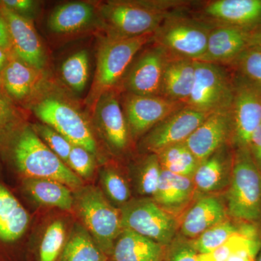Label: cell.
I'll list each match as a JSON object with an SVG mask.
<instances>
[{
    "instance_id": "cell-13",
    "label": "cell",
    "mask_w": 261,
    "mask_h": 261,
    "mask_svg": "<svg viewBox=\"0 0 261 261\" xmlns=\"http://www.w3.org/2000/svg\"><path fill=\"white\" fill-rule=\"evenodd\" d=\"M168 55L164 48L157 45L137 58L125 80V87L130 94L161 96L163 70Z\"/></svg>"
},
{
    "instance_id": "cell-17",
    "label": "cell",
    "mask_w": 261,
    "mask_h": 261,
    "mask_svg": "<svg viewBox=\"0 0 261 261\" xmlns=\"http://www.w3.org/2000/svg\"><path fill=\"white\" fill-rule=\"evenodd\" d=\"M250 32L222 25L211 29L205 53L199 61L216 63L234 61L248 46Z\"/></svg>"
},
{
    "instance_id": "cell-35",
    "label": "cell",
    "mask_w": 261,
    "mask_h": 261,
    "mask_svg": "<svg viewBox=\"0 0 261 261\" xmlns=\"http://www.w3.org/2000/svg\"><path fill=\"white\" fill-rule=\"evenodd\" d=\"M162 166L156 154L146 159L140 169L138 178V190L144 195L154 197L162 172Z\"/></svg>"
},
{
    "instance_id": "cell-30",
    "label": "cell",
    "mask_w": 261,
    "mask_h": 261,
    "mask_svg": "<svg viewBox=\"0 0 261 261\" xmlns=\"http://www.w3.org/2000/svg\"><path fill=\"white\" fill-rule=\"evenodd\" d=\"M155 154L163 169L180 176L192 178L200 165L185 142L169 146Z\"/></svg>"
},
{
    "instance_id": "cell-4",
    "label": "cell",
    "mask_w": 261,
    "mask_h": 261,
    "mask_svg": "<svg viewBox=\"0 0 261 261\" xmlns=\"http://www.w3.org/2000/svg\"><path fill=\"white\" fill-rule=\"evenodd\" d=\"M153 34L138 37L112 35L103 39L98 49L97 68L90 97H98L111 89L126 73L136 55L148 42Z\"/></svg>"
},
{
    "instance_id": "cell-3",
    "label": "cell",
    "mask_w": 261,
    "mask_h": 261,
    "mask_svg": "<svg viewBox=\"0 0 261 261\" xmlns=\"http://www.w3.org/2000/svg\"><path fill=\"white\" fill-rule=\"evenodd\" d=\"M73 206L98 247L104 253H112L115 242L123 231L121 212L93 186L79 190Z\"/></svg>"
},
{
    "instance_id": "cell-32",
    "label": "cell",
    "mask_w": 261,
    "mask_h": 261,
    "mask_svg": "<svg viewBox=\"0 0 261 261\" xmlns=\"http://www.w3.org/2000/svg\"><path fill=\"white\" fill-rule=\"evenodd\" d=\"M240 226L231 221L224 220L222 222L209 228L191 242L192 246L198 254H207L224 245L239 231Z\"/></svg>"
},
{
    "instance_id": "cell-7",
    "label": "cell",
    "mask_w": 261,
    "mask_h": 261,
    "mask_svg": "<svg viewBox=\"0 0 261 261\" xmlns=\"http://www.w3.org/2000/svg\"><path fill=\"white\" fill-rule=\"evenodd\" d=\"M120 212L123 229L139 233L162 246H168L174 239L176 220L153 199L128 201Z\"/></svg>"
},
{
    "instance_id": "cell-46",
    "label": "cell",
    "mask_w": 261,
    "mask_h": 261,
    "mask_svg": "<svg viewBox=\"0 0 261 261\" xmlns=\"http://www.w3.org/2000/svg\"><path fill=\"white\" fill-rule=\"evenodd\" d=\"M255 261H261V245L260 250H259L258 252H257L256 260H255Z\"/></svg>"
},
{
    "instance_id": "cell-12",
    "label": "cell",
    "mask_w": 261,
    "mask_h": 261,
    "mask_svg": "<svg viewBox=\"0 0 261 261\" xmlns=\"http://www.w3.org/2000/svg\"><path fill=\"white\" fill-rule=\"evenodd\" d=\"M185 106V105L170 100L162 96L130 94L125 99L123 113L130 132L137 136L153 128Z\"/></svg>"
},
{
    "instance_id": "cell-22",
    "label": "cell",
    "mask_w": 261,
    "mask_h": 261,
    "mask_svg": "<svg viewBox=\"0 0 261 261\" xmlns=\"http://www.w3.org/2000/svg\"><path fill=\"white\" fill-rule=\"evenodd\" d=\"M30 216L18 199L0 183V241L13 243L27 231Z\"/></svg>"
},
{
    "instance_id": "cell-18",
    "label": "cell",
    "mask_w": 261,
    "mask_h": 261,
    "mask_svg": "<svg viewBox=\"0 0 261 261\" xmlns=\"http://www.w3.org/2000/svg\"><path fill=\"white\" fill-rule=\"evenodd\" d=\"M41 70L24 63L11 53L9 61L0 74V84L15 103L27 102L40 84Z\"/></svg>"
},
{
    "instance_id": "cell-16",
    "label": "cell",
    "mask_w": 261,
    "mask_h": 261,
    "mask_svg": "<svg viewBox=\"0 0 261 261\" xmlns=\"http://www.w3.org/2000/svg\"><path fill=\"white\" fill-rule=\"evenodd\" d=\"M95 102L94 118L97 128L108 145L122 150L128 144V127L116 93L107 91Z\"/></svg>"
},
{
    "instance_id": "cell-10",
    "label": "cell",
    "mask_w": 261,
    "mask_h": 261,
    "mask_svg": "<svg viewBox=\"0 0 261 261\" xmlns=\"http://www.w3.org/2000/svg\"><path fill=\"white\" fill-rule=\"evenodd\" d=\"M233 84V138L238 148H245L261 124V88L241 75Z\"/></svg>"
},
{
    "instance_id": "cell-19",
    "label": "cell",
    "mask_w": 261,
    "mask_h": 261,
    "mask_svg": "<svg viewBox=\"0 0 261 261\" xmlns=\"http://www.w3.org/2000/svg\"><path fill=\"white\" fill-rule=\"evenodd\" d=\"M195 75V61L168 55L163 70L161 96L186 106L193 87Z\"/></svg>"
},
{
    "instance_id": "cell-11",
    "label": "cell",
    "mask_w": 261,
    "mask_h": 261,
    "mask_svg": "<svg viewBox=\"0 0 261 261\" xmlns=\"http://www.w3.org/2000/svg\"><path fill=\"white\" fill-rule=\"evenodd\" d=\"M210 114L185 106L154 126L144 145L155 154L169 146L184 143Z\"/></svg>"
},
{
    "instance_id": "cell-6",
    "label": "cell",
    "mask_w": 261,
    "mask_h": 261,
    "mask_svg": "<svg viewBox=\"0 0 261 261\" xmlns=\"http://www.w3.org/2000/svg\"><path fill=\"white\" fill-rule=\"evenodd\" d=\"M32 109L44 124L61 134L72 145L95 153L97 144L88 122L70 102L55 96H48L34 103Z\"/></svg>"
},
{
    "instance_id": "cell-41",
    "label": "cell",
    "mask_w": 261,
    "mask_h": 261,
    "mask_svg": "<svg viewBox=\"0 0 261 261\" xmlns=\"http://www.w3.org/2000/svg\"><path fill=\"white\" fill-rule=\"evenodd\" d=\"M35 2L32 0H2L0 5L17 14L25 17V14L34 10Z\"/></svg>"
},
{
    "instance_id": "cell-8",
    "label": "cell",
    "mask_w": 261,
    "mask_h": 261,
    "mask_svg": "<svg viewBox=\"0 0 261 261\" xmlns=\"http://www.w3.org/2000/svg\"><path fill=\"white\" fill-rule=\"evenodd\" d=\"M233 82L219 65L195 61V75L186 106L206 113L231 109Z\"/></svg>"
},
{
    "instance_id": "cell-40",
    "label": "cell",
    "mask_w": 261,
    "mask_h": 261,
    "mask_svg": "<svg viewBox=\"0 0 261 261\" xmlns=\"http://www.w3.org/2000/svg\"><path fill=\"white\" fill-rule=\"evenodd\" d=\"M165 252L164 261H199L198 253L192 243L183 238L173 239Z\"/></svg>"
},
{
    "instance_id": "cell-20",
    "label": "cell",
    "mask_w": 261,
    "mask_h": 261,
    "mask_svg": "<svg viewBox=\"0 0 261 261\" xmlns=\"http://www.w3.org/2000/svg\"><path fill=\"white\" fill-rule=\"evenodd\" d=\"M205 13L223 25L252 31L261 25V0H217L205 7Z\"/></svg>"
},
{
    "instance_id": "cell-44",
    "label": "cell",
    "mask_w": 261,
    "mask_h": 261,
    "mask_svg": "<svg viewBox=\"0 0 261 261\" xmlns=\"http://www.w3.org/2000/svg\"><path fill=\"white\" fill-rule=\"evenodd\" d=\"M248 46L256 49L261 55V25L250 32Z\"/></svg>"
},
{
    "instance_id": "cell-45",
    "label": "cell",
    "mask_w": 261,
    "mask_h": 261,
    "mask_svg": "<svg viewBox=\"0 0 261 261\" xmlns=\"http://www.w3.org/2000/svg\"><path fill=\"white\" fill-rule=\"evenodd\" d=\"M11 51L0 48V74L9 61Z\"/></svg>"
},
{
    "instance_id": "cell-21",
    "label": "cell",
    "mask_w": 261,
    "mask_h": 261,
    "mask_svg": "<svg viewBox=\"0 0 261 261\" xmlns=\"http://www.w3.org/2000/svg\"><path fill=\"white\" fill-rule=\"evenodd\" d=\"M260 245L257 228L253 224H244L219 248L210 253L198 254V260L255 261Z\"/></svg>"
},
{
    "instance_id": "cell-5",
    "label": "cell",
    "mask_w": 261,
    "mask_h": 261,
    "mask_svg": "<svg viewBox=\"0 0 261 261\" xmlns=\"http://www.w3.org/2000/svg\"><path fill=\"white\" fill-rule=\"evenodd\" d=\"M176 2H108L101 13L114 35L138 37L154 34L168 16L165 10Z\"/></svg>"
},
{
    "instance_id": "cell-27",
    "label": "cell",
    "mask_w": 261,
    "mask_h": 261,
    "mask_svg": "<svg viewBox=\"0 0 261 261\" xmlns=\"http://www.w3.org/2000/svg\"><path fill=\"white\" fill-rule=\"evenodd\" d=\"M94 17L92 5L69 3L58 7L49 16L48 27L56 34H70L88 25Z\"/></svg>"
},
{
    "instance_id": "cell-39",
    "label": "cell",
    "mask_w": 261,
    "mask_h": 261,
    "mask_svg": "<svg viewBox=\"0 0 261 261\" xmlns=\"http://www.w3.org/2000/svg\"><path fill=\"white\" fill-rule=\"evenodd\" d=\"M80 177L89 178L93 174L94 160L92 153L84 147L73 145L68 157L67 166Z\"/></svg>"
},
{
    "instance_id": "cell-9",
    "label": "cell",
    "mask_w": 261,
    "mask_h": 261,
    "mask_svg": "<svg viewBox=\"0 0 261 261\" xmlns=\"http://www.w3.org/2000/svg\"><path fill=\"white\" fill-rule=\"evenodd\" d=\"M211 30L195 20L168 15L152 37L169 54L197 61L205 53Z\"/></svg>"
},
{
    "instance_id": "cell-14",
    "label": "cell",
    "mask_w": 261,
    "mask_h": 261,
    "mask_svg": "<svg viewBox=\"0 0 261 261\" xmlns=\"http://www.w3.org/2000/svg\"><path fill=\"white\" fill-rule=\"evenodd\" d=\"M0 12L8 24L12 53L24 63L42 70L45 64V53L32 22L1 5Z\"/></svg>"
},
{
    "instance_id": "cell-24",
    "label": "cell",
    "mask_w": 261,
    "mask_h": 261,
    "mask_svg": "<svg viewBox=\"0 0 261 261\" xmlns=\"http://www.w3.org/2000/svg\"><path fill=\"white\" fill-rule=\"evenodd\" d=\"M226 213L219 199L202 197L185 214L181 223V232L187 238H197L209 228L226 220Z\"/></svg>"
},
{
    "instance_id": "cell-33",
    "label": "cell",
    "mask_w": 261,
    "mask_h": 261,
    "mask_svg": "<svg viewBox=\"0 0 261 261\" xmlns=\"http://www.w3.org/2000/svg\"><path fill=\"white\" fill-rule=\"evenodd\" d=\"M21 123V113L0 84V143L9 140Z\"/></svg>"
},
{
    "instance_id": "cell-15",
    "label": "cell",
    "mask_w": 261,
    "mask_h": 261,
    "mask_svg": "<svg viewBox=\"0 0 261 261\" xmlns=\"http://www.w3.org/2000/svg\"><path fill=\"white\" fill-rule=\"evenodd\" d=\"M231 133V109L216 111L206 118L185 143L200 163L219 150Z\"/></svg>"
},
{
    "instance_id": "cell-37",
    "label": "cell",
    "mask_w": 261,
    "mask_h": 261,
    "mask_svg": "<svg viewBox=\"0 0 261 261\" xmlns=\"http://www.w3.org/2000/svg\"><path fill=\"white\" fill-rule=\"evenodd\" d=\"M33 128L44 143L67 165L73 145L47 125L36 124Z\"/></svg>"
},
{
    "instance_id": "cell-42",
    "label": "cell",
    "mask_w": 261,
    "mask_h": 261,
    "mask_svg": "<svg viewBox=\"0 0 261 261\" xmlns=\"http://www.w3.org/2000/svg\"><path fill=\"white\" fill-rule=\"evenodd\" d=\"M248 148L254 162L261 171V124L252 134Z\"/></svg>"
},
{
    "instance_id": "cell-36",
    "label": "cell",
    "mask_w": 261,
    "mask_h": 261,
    "mask_svg": "<svg viewBox=\"0 0 261 261\" xmlns=\"http://www.w3.org/2000/svg\"><path fill=\"white\" fill-rule=\"evenodd\" d=\"M101 182L106 195L116 205L123 206L128 202L129 187L124 178L117 171L110 168L102 171Z\"/></svg>"
},
{
    "instance_id": "cell-23",
    "label": "cell",
    "mask_w": 261,
    "mask_h": 261,
    "mask_svg": "<svg viewBox=\"0 0 261 261\" xmlns=\"http://www.w3.org/2000/svg\"><path fill=\"white\" fill-rule=\"evenodd\" d=\"M162 245L139 233L123 229L113 245L115 261H163Z\"/></svg>"
},
{
    "instance_id": "cell-29",
    "label": "cell",
    "mask_w": 261,
    "mask_h": 261,
    "mask_svg": "<svg viewBox=\"0 0 261 261\" xmlns=\"http://www.w3.org/2000/svg\"><path fill=\"white\" fill-rule=\"evenodd\" d=\"M226 168L227 161L219 149L199 165L192 176L195 189L203 193L219 190L226 179Z\"/></svg>"
},
{
    "instance_id": "cell-26",
    "label": "cell",
    "mask_w": 261,
    "mask_h": 261,
    "mask_svg": "<svg viewBox=\"0 0 261 261\" xmlns=\"http://www.w3.org/2000/svg\"><path fill=\"white\" fill-rule=\"evenodd\" d=\"M23 188L31 197L41 205L70 211L74 197L68 187L56 180L24 178Z\"/></svg>"
},
{
    "instance_id": "cell-25",
    "label": "cell",
    "mask_w": 261,
    "mask_h": 261,
    "mask_svg": "<svg viewBox=\"0 0 261 261\" xmlns=\"http://www.w3.org/2000/svg\"><path fill=\"white\" fill-rule=\"evenodd\" d=\"M194 190L192 178L163 169L153 200L168 212L178 211L190 201Z\"/></svg>"
},
{
    "instance_id": "cell-1",
    "label": "cell",
    "mask_w": 261,
    "mask_h": 261,
    "mask_svg": "<svg viewBox=\"0 0 261 261\" xmlns=\"http://www.w3.org/2000/svg\"><path fill=\"white\" fill-rule=\"evenodd\" d=\"M10 139L13 163L25 178L56 180L72 190L83 187L82 178L44 143L33 126H20Z\"/></svg>"
},
{
    "instance_id": "cell-38",
    "label": "cell",
    "mask_w": 261,
    "mask_h": 261,
    "mask_svg": "<svg viewBox=\"0 0 261 261\" xmlns=\"http://www.w3.org/2000/svg\"><path fill=\"white\" fill-rule=\"evenodd\" d=\"M240 75L261 88V55L253 47L246 49L233 62Z\"/></svg>"
},
{
    "instance_id": "cell-43",
    "label": "cell",
    "mask_w": 261,
    "mask_h": 261,
    "mask_svg": "<svg viewBox=\"0 0 261 261\" xmlns=\"http://www.w3.org/2000/svg\"><path fill=\"white\" fill-rule=\"evenodd\" d=\"M0 48L11 51L8 24L1 12H0Z\"/></svg>"
},
{
    "instance_id": "cell-31",
    "label": "cell",
    "mask_w": 261,
    "mask_h": 261,
    "mask_svg": "<svg viewBox=\"0 0 261 261\" xmlns=\"http://www.w3.org/2000/svg\"><path fill=\"white\" fill-rule=\"evenodd\" d=\"M62 78L77 92L85 88L89 80V60L87 51L80 50L68 57L61 65Z\"/></svg>"
},
{
    "instance_id": "cell-34",
    "label": "cell",
    "mask_w": 261,
    "mask_h": 261,
    "mask_svg": "<svg viewBox=\"0 0 261 261\" xmlns=\"http://www.w3.org/2000/svg\"><path fill=\"white\" fill-rule=\"evenodd\" d=\"M65 225L61 221L51 223L43 236L39 250L40 261H57L64 247Z\"/></svg>"
},
{
    "instance_id": "cell-28",
    "label": "cell",
    "mask_w": 261,
    "mask_h": 261,
    "mask_svg": "<svg viewBox=\"0 0 261 261\" xmlns=\"http://www.w3.org/2000/svg\"><path fill=\"white\" fill-rule=\"evenodd\" d=\"M58 261H106V256L86 228L75 225Z\"/></svg>"
},
{
    "instance_id": "cell-2",
    "label": "cell",
    "mask_w": 261,
    "mask_h": 261,
    "mask_svg": "<svg viewBox=\"0 0 261 261\" xmlns=\"http://www.w3.org/2000/svg\"><path fill=\"white\" fill-rule=\"evenodd\" d=\"M227 195L228 214L247 223L261 219V171L248 147L238 148L233 159Z\"/></svg>"
}]
</instances>
